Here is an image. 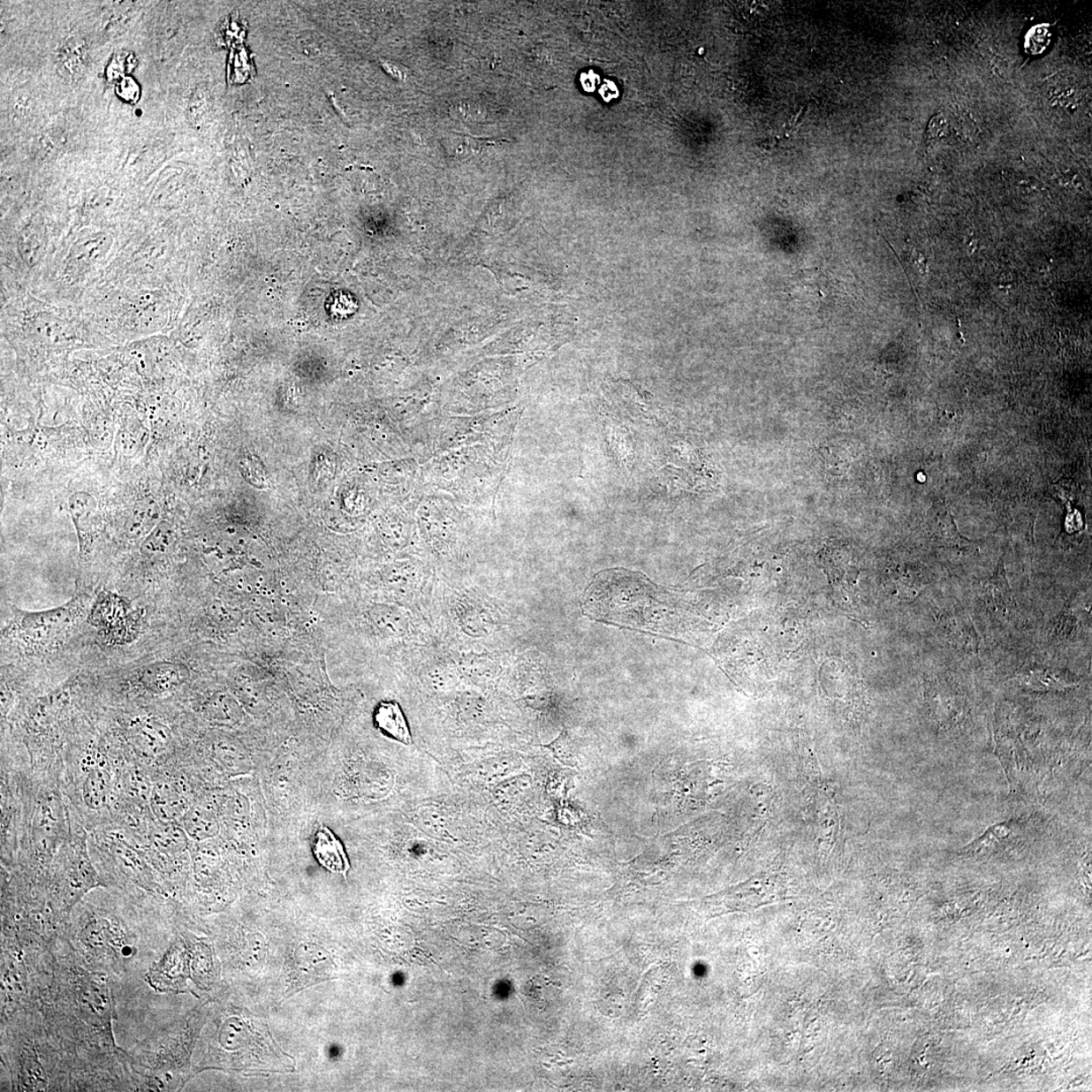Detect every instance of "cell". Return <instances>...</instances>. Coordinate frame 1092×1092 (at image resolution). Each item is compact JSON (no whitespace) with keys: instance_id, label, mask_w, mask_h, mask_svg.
I'll list each match as a JSON object with an SVG mask.
<instances>
[{"instance_id":"6da1fadb","label":"cell","mask_w":1092,"mask_h":1092,"mask_svg":"<svg viewBox=\"0 0 1092 1092\" xmlns=\"http://www.w3.org/2000/svg\"><path fill=\"white\" fill-rule=\"evenodd\" d=\"M79 942L97 960L124 962L136 952L121 923L107 915H91L80 930Z\"/></svg>"},{"instance_id":"7a4b0ae2","label":"cell","mask_w":1092,"mask_h":1092,"mask_svg":"<svg viewBox=\"0 0 1092 1092\" xmlns=\"http://www.w3.org/2000/svg\"><path fill=\"white\" fill-rule=\"evenodd\" d=\"M82 598H74L70 603L45 612H23L19 610L11 626V633L24 636V641L41 642L51 641L64 633L80 618L83 610Z\"/></svg>"},{"instance_id":"3957f363","label":"cell","mask_w":1092,"mask_h":1092,"mask_svg":"<svg viewBox=\"0 0 1092 1092\" xmlns=\"http://www.w3.org/2000/svg\"><path fill=\"white\" fill-rule=\"evenodd\" d=\"M76 997L83 1020L110 1034L116 1012L106 976L101 973H84L76 986Z\"/></svg>"},{"instance_id":"277c9868","label":"cell","mask_w":1092,"mask_h":1092,"mask_svg":"<svg viewBox=\"0 0 1092 1092\" xmlns=\"http://www.w3.org/2000/svg\"><path fill=\"white\" fill-rule=\"evenodd\" d=\"M67 860V863L62 867L60 872L58 891L61 893L63 905L70 908L90 889L100 885L101 881L90 863L86 850H77L74 855H68Z\"/></svg>"},{"instance_id":"5b68a950","label":"cell","mask_w":1092,"mask_h":1092,"mask_svg":"<svg viewBox=\"0 0 1092 1092\" xmlns=\"http://www.w3.org/2000/svg\"><path fill=\"white\" fill-rule=\"evenodd\" d=\"M453 612L459 626L472 639H484L495 633L498 625L484 602L473 595L461 593L453 603Z\"/></svg>"},{"instance_id":"8992f818","label":"cell","mask_w":1092,"mask_h":1092,"mask_svg":"<svg viewBox=\"0 0 1092 1092\" xmlns=\"http://www.w3.org/2000/svg\"><path fill=\"white\" fill-rule=\"evenodd\" d=\"M91 619L93 625L116 641L127 639L130 627H133L127 602L111 594L101 595L91 612Z\"/></svg>"},{"instance_id":"52a82bcc","label":"cell","mask_w":1092,"mask_h":1092,"mask_svg":"<svg viewBox=\"0 0 1092 1092\" xmlns=\"http://www.w3.org/2000/svg\"><path fill=\"white\" fill-rule=\"evenodd\" d=\"M186 953L175 944L147 973V982L158 992L177 991L185 978Z\"/></svg>"},{"instance_id":"ba28073f","label":"cell","mask_w":1092,"mask_h":1092,"mask_svg":"<svg viewBox=\"0 0 1092 1092\" xmlns=\"http://www.w3.org/2000/svg\"><path fill=\"white\" fill-rule=\"evenodd\" d=\"M131 739L136 751L145 758L156 759L170 743L167 727L152 717L140 718L131 727Z\"/></svg>"},{"instance_id":"9c48e42d","label":"cell","mask_w":1092,"mask_h":1092,"mask_svg":"<svg viewBox=\"0 0 1092 1092\" xmlns=\"http://www.w3.org/2000/svg\"><path fill=\"white\" fill-rule=\"evenodd\" d=\"M110 851L118 869L125 877L146 891L159 892V885L150 867L137 851L121 841L111 842Z\"/></svg>"},{"instance_id":"30bf717a","label":"cell","mask_w":1092,"mask_h":1092,"mask_svg":"<svg viewBox=\"0 0 1092 1092\" xmlns=\"http://www.w3.org/2000/svg\"><path fill=\"white\" fill-rule=\"evenodd\" d=\"M187 671L174 663H154L139 671L137 682L151 695H163L177 688L185 680Z\"/></svg>"},{"instance_id":"8fae6325","label":"cell","mask_w":1092,"mask_h":1092,"mask_svg":"<svg viewBox=\"0 0 1092 1092\" xmlns=\"http://www.w3.org/2000/svg\"><path fill=\"white\" fill-rule=\"evenodd\" d=\"M1019 824L1016 821L1004 822L992 825L982 837L974 839L961 850V855L983 856L990 855L1011 846L1019 836Z\"/></svg>"},{"instance_id":"7c38bea8","label":"cell","mask_w":1092,"mask_h":1092,"mask_svg":"<svg viewBox=\"0 0 1092 1092\" xmlns=\"http://www.w3.org/2000/svg\"><path fill=\"white\" fill-rule=\"evenodd\" d=\"M314 853L325 869L342 874L345 878L350 870V863L345 846L331 830L321 825L315 839Z\"/></svg>"},{"instance_id":"4fadbf2b","label":"cell","mask_w":1092,"mask_h":1092,"mask_svg":"<svg viewBox=\"0 0 1092 1092\" xmlns=\"http://www.w3.org/2000/svg\"><path fill=\"white\" fill-rule=\"evenodd\" d=\"M374 719L377 730L386 736L406 746L412 745L413 739L407 718L397 702H381L375 709Z\"/></svg>"},{"instance_id":"5bb4252c","label":"cell","mask_w":1092,"mask_h":1092,"mask_svg":"<svg viewBox=\"0 0 1092 1092\" xmlns=\"http://www.w3.org/2000/svg\"><path fill=\"white\" fill-rule=\"evenodd\" d=\"M114 787L113 776L108 768L96 766L91 769L83 783L84 803L93 810H101L108 807L114 794Z\"/></svg>"},{"instance_id":"9a60e30c","label":"cell","mask_w":1092,"mask_h":1092,"mask_svg":"<svg viewBox=\"0 0 1092 1092\" xmlns=\"http://www.w3.org/2000/svg\"><path fill=\"white\" fill-rule=\"evenodd\" d=\"M87 62L86 42L79 37H72L60 47L56 65L63 79L72 81L81 76L87 67Z\"/></svg>"},{"instance_id":"2e32d148","label":"cell","mask_w":1092,"mask_h":1092,"mask_svg":"<svg viewBox=\"0 0 1092 1092\" xmlns=\"http://www.w3.org/2000/svg\"><path fill=\"white\" fill-rule=\"evenodd\" d=\"M461 676L474 683L493 681L501 673L498 660L493 655L487 653H467L460 656L458 663Z\"/></svg>"},{"instance_id":"e0dca14e","label":"cell","mask_w":1092,"mask_h":1092,"mask_svg":"<svg viewBox=\"0 0 1092 1092\" xmlns=\"http://www.w3.org/2000/svg\"><path fill=\"white\" fill-rule=\"evenodd\" d=\"M159 523V506L150 498L139 501L133 507L125 529L132 539L146 538Z\"/></svg>"},{"instance_id":"ac0fdd59","label":"cell","mask_w":1092,"mask_h":1092,"mask_svg":"<svg viewBox=\"0 0 1092 1092\" xmlns=\"http://www.w3.org/2000/svg\"><path fill=\"white\" fill-rule=\"evenodd\" d=\"M424 684L430 690L445 693L457 687L461 676L458 664L436 661L428 664L422 673Z\"/></svg>"},{"instance_id":"d6986e66","label":"cell","mask_w":1092,"mask_h":1092,"mask_svg":"<svg viewBox=\"0 0 1092 1092\" xmlns=\"http://www.w3.org/2000/svg\"><path fill=\"white\" fill-rule=\"evenodd\" d=\"M19 1081L22 1090L36 1091L47 1088L46 1071L34 1050L25 1049L19 1055Z\"/></svg>"},{"instance_id":"ffe728a7","label":"cell","mask_w":1092,"mask_h":1092,"mask_svg":"<svg viewBox=\"0 0 1092 1092\" xmlns=\"http://www.w3.org/2000/svg\"><path fill=\"white\" fill-rule=\"evenodd\" d=\"M3 965V997L5 1005L16 1003L24 997L26 990L25 966L19 958L5 957Z\"/></svg>"},{"instance_id":"44dd1931","label":"cell","mask_w":1092,"mask_h":1092,"mask_svg":"<svg viewBox=\"0 0 1092 1092\" xmlns=\"http://www.w3.org/2000/svg\"><path fill=\"white\" fill-rule=\"evenodd\" d=\"M150 808L158 821L168 823L178 815L179 800L178 793L171 784L157 782L150 791Z\"/></svg>"},{"instance_id":"7402d4cb","label":"cell","mask_w":1092,"mask_h":1092,"mask_svg":"<svg viewBox=\"0 0 1092 1092\" xmlns=\"http://www.w3.org/2000/svg\"><path fill=\"white\" fill-rule=\"evenodd\" d=\"M68 509L79 534L93 527L97 513V501L93 495L82 491L73 493L68 500Z\"/></svg>"},{"instance_id":"603a6c76","label":"cell","mask_w":1092,"mask_h":1092,"mask_svg":"<svg viewBox=\"0 0 1092 1092\" xmlns=\"http://www.w3.org/2000/svg\"><path fill=\"white\" fill-rule=\"evenodd\" d=\"M418 829L431 838L448 839L452 837L450 824L444 814L437 808H424L419 810Z\"/></svg>"},{"instance_id":"cb8c5ba5","label":"cell","mask_w":1092,"mask_h":1092,"mask_svg":"<svg viewBox=\"0 0 1092 1092\" xmlns=\"http://www.w3.org/2000/svg\"><path fill=\"white\" fill-rule=\"evenodd\" d=\"M933 534L937 541L948 546H955V548H963L968 546L967 539H965L960 532L958 531L953 517L950 514H934L932 523Z\"/></svg>"},{"instance_id":"d4e9b609","label":"cell","mask_w":1092,"mask_h":1092,"mask_svg":"<svg viewBox=\"0 0 1092 1092\" xmlns=\"http://www.w3.org/2000/svg\"><path fill=\"white\" fill-rule=\"evenodd\" d=\"M59 809V805L54 798L53 800L50 798V800L44 801L41 805L36 815L34 828L40 832L42 839H45V841L46 838L51 839L56 834V830L60 829L61 814Z\"/></svg>"},{"instance_id":"484cf974","label":"cell","mask_w":1092,"mask_h":1092,"mask_svg":"<svg viewBox=\"0 0 1092 1092\" xmlns=\"http://www.w3.org/2000/svg\"><path fill=\"white\" fill-rule=\"evenodd\" d=\"M375 621L376 626L383 630V633L404 636L408 633L409 619L408 616L404 611L398 610L396 608H380L375 612Z\"/></svg>"},{"instance_id":"4316f807","label":"cell","mask_w":1092,"mask_h":1092,"mask_svg":"<svg viewBox=\"0 0 1092 1092\" xmlns=\"http://www.w3.org/2000/svg\"><path fill=\"white\" fill-rule=\"evenodd\" d=\"M458 710L459 716L471 723H479L484 719L488 712V705L486 700L478 693L464 692L457 698Z\"/></svg>"},{"instance_id":"83f0119b","label":"cell","mask_w":1092,"mask_h":1092,"mask_svg":"<svg viewBox=\"0 0 1092 1092\" xmlns=\"http://www.w3.org/2000/svg\"><path fill=\"white\" fill-rule=\"evenodd\" d=\"M985 591L987 597L990 598L994 604L1006 607L1011 603L1012 597L1011 588L1005 576L1004 561L998 564L994 575L987 580Z\"/></svg>"},{"instance_id":"f1b7e54d","label":"cell","mask_w":1092,"mask_h":1092,"mask_svg":"<svg viewBox=\"0 0 1092 1092\" xmlns=\"http://www.w3.org/2000/svg\"><path fill=\"white\" fill-rule=\"evenodd\" d=\"M516 768L515 761L510 757H494L482 761L477 769V773L482 780L493 781L507 779L506 777Z\"/></svg>"},{"instance_id":"f546056e","label":"cell","mask_w":1092,"mask_h":1092,"mask_svg":"<svg viewBox=\"0 0 1092 1092\" xmlns=\"http://www.w3.org/2000/svg\"><path fill=\"white\" fill-rule=\"evenodd\" d=\"M527 776H515L511 778L504 779L494 789V797L501 803H508L518 800L523 791L528 786Z\"/></svg>"},{"instance_id":"4dcf8cb0","label":"cell","mask_w":1092,"mask_h":1092,"mask_svg":"<svg viewBox=\"0 0 1092 1092\" xmlns=\"http://www.w3.org/2000/svg\"><path fill=\"white\" fill-rule=\"evenodd\" d=\"M489 143L486 140H478L470 136L453 134L445 139V148L451 152L453 156H466L473 153H477Z\"/></svg>"},{"instance_id":"1f68e13d","label":"cell","mask_w":1092,"mask_h":1092,"mask_svg":"<svg viewBox=\"0 0 1092 1092\" xmlns=\"http://www.w3.org/2000/svg\"><path fill=\"white\" fill-rule=\"evenodd\" d=\"M170 536L171 531L167 524L164 522L158 523L151 534L144 539L141 546L142 554L147 557L159 556L170 545Z\"/></svg>"},{"instance_id":"d6a6232c","label":"cell","mask_w":1092,"mask_h":1092,"mask_svg":"<svg viewBox=\"0 0 1092 1092\" xmlns=\"http://www.w3.org/2000/svg\"><path fill=\"white\" fill-rule=\"evenodd\" d=\"M570 745L569 734L565 731L559 734V737L555 741H552L551 744L543 747H548L549 750L554 754L555 757L559 762H563V764L571 765L573 755Z\"/></svg>"},{"instance_id":"836d02e7","label":"cell","mask_w":1092,"mask_h":1092,"mask_svg":"<svg viewBox=\"0 0 1092 1092\" xmlns=\"http://www.w3.org/2000/svg\"><path fill=\"white\" fill-rule=\"evenodd\" d=\"M140 87L135 80L130 76H125L121 80H118L117 86V95L122 100L128 102H136L140 99Z\"/></svg>"},{"instance_id":"e575fe53","label":"cell","mask_w":1092,"mask_h":1092,"mask_svg":"<svg viewBox=\"0 0 1092 1092\" xmlns=\"http://www.w3.org/2000/svg\"><path fill=\"white\" fill-rule=\"evenodd\" d=\"M127 60V57L122 54L116 55L115 57L111 59L110 64L107 70V75L110 80H121L123 77H125L129 63Z\"/></svg>"}]
</instances>
